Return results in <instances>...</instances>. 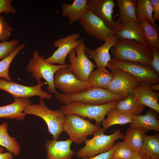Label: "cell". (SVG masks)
<instances>
[{
    "instance_id": "obj_1",
    "label": "cell",
    "mask_w": 159,
    "mask_h": 159,
    "mask_svg": "<svg viewBox=\"0 0 159 159\" xmlns=\"http://www.w3.org/2000/svg\"><path fill=\"white\" fill-rule=\"evenodd\" d=\"M110 51L113 58L115 59L135 62L150 66L153 56L148 45L134 40L120 39Z\"/></svg>"
},
{
    "instance_id": "obj_2",
    "label": "cell",
    "mask_w": 159,
    "mask_h": 159,
    "mask_svg": "<svg viewBox=\"0 0 159 159\" xmlns=\"http://www.w3.org/2000/svg\"><path fill=\"white\" fill-rule=\"evenodd\" d=\"M55 99L64 105L74 102L92 105H98L108 103L125 98L114 94L104 88L92 87L75 93L65 94L57 91Z\"/></svg>"
},
{
    "instance_id": "obj_3",
    "label": "cell",
    "mask_w": 159,
    "mask_h": 159,
    "mask_svg": "<svg viewBox=\"0 0 159 159\" xmlns=\"http://www.w3.org/2000/svg\"><path fill=\"white\" fill-rule=\"evenodd\" d=\"M105 130L101 128L94 132L93 137L90 139H86L85 145L80 148L75 153L78 158H90L101 153L107 152L114 146L115 142L117 140L124 139L125 135L119 129L115 130L109 135L104 133Z\"/></svg>"
},
{
    "instance_id": "obj_4",
    "label": "cell",
    "mask_w": 159,
    "mask_h": 159,
    "mask_svg": "<svg viewBox=\"0 0 159 159\" xmlns=\"http://www.w3.org/2000/svg\"><path fill=\"white\" fill-rule=\"evenodd\" d=\"M25 115H32L38 116L45 122L49 133L53 139L57 140L63 132L62 126L65 115L61 110H53L46 106L43 99L40 98L38 104L29 105L24 109Z\"/></svg>"
},
{
    "instance_id": "obj_5",
    "label": "cell",
    "mask_w": 159,
    "mask_h": 159,
    "mask_svg": "<svg viewBox=\"0 0 159 159\" xmlns=\"http://www.w3.org/2000/svg\"><path fill=\"white\" fill-rule=\"evenodd\" d=\"M119 100L98 105L74 102L62 105L60 109L64 114H74L83 118L94 120L95 125L99 126L105 119L108 112L115 107Z\"/></svg>"
},
{
    "instance_id": "obj_6",
    "label": "cell",
    "mask_w": 159,
    "mask_h": 159,
    "mask_svg": "<svg viewBox=\"0 0 159 159\" xmlns=\"http://www.w3.org/2000/svg\"><path fill=\"white\" fill-rule=\"evenodd\" d=\"M69 65H55L49 63L46 61L44 56H40L38 51L35 50L33 52L32 57L29 60L26 69L29 73L32 74L37 83L41 82V78L44 79L48 85V91L55 94L57 91L54 85V74L59 69L68 67Z\"/></svg>"
},
{
    "instance_id": "obj_7",
    "label": "cell",
    "mask_w": 159,
    "mask_h": 159,
    "mask_svg": "<svg viewBox=\"0 0 159 159\" xmlns=\"http://www.w3.org/2000/svg\"><path fill=\"white\" fill-rule=\"evenodd\" d=\"M64 115L63 131L67 132L69 139L76 144H82L88 135H93L101 128L78 115L71 114Z\"/></svg>"
},
{
    "instance_id": "obj_8",
    "label": "cell",
    "mask_w": 159,
    "mask_h": 159,
    "mask_svg": "<svg viewBox=\"0 0 159 159\" xmlns=\"http://www.w3.org/2000/svg\"><path fill=\"white\" fill-rule=\"evenodd\" d=\"M110 69H118L131 75L140 82H145L151 85L158 84L159 75L150 66L139 63L111 58L107 66Z\"/></svg>"
},
{
    "instance_id": "obj_9",
    "label": "cell",
    "mask_w": 159,
    "mask_h": 159,
    "mask_svg": "<svg viewBox=\"0 0 159 159\" xmlns=\"http://www.w3.org/2000/svg\"><path fill=\"white\" fill-rule=\"evenodd\" d=\"M84 42L72 49L69 54L68 68L79 80L87 82L90 73L97 67L88 58L84 50Z\"/></svg>"
},
{
    "instance_id": "obj_10",
    "label": "cell",
    "mask_w": 159,
    "mask_h": 159,
    "mask_svg": "<svg viewBox=\"0 0 159 159\" xmlns=\"http://www.w3.org/2000/svg\"><path fill=\"white\" fill-rule=\"evenodd\" d=\"M45 84H47L46 82H40L35 86H28L0 78V89L7 92L14 98H28L37 96L43 100H51L52 98V95L42 89V87Z\"/></svg>"
},
{
    "instance_id": "obj_11",
    "label": "cell",
    "mask_w": 159,
    "mask_h": 159,
    "mask_svg": "<svg viewBox=\"0 0 159 159\" xmlns=\"http://www.w3.org/2000/svg\"><path fill=\"white\" fill-rule=\"evenodd\" d=\"M53 82L55 88L65 94L75 93L92 87L88 82L78 79L66 67L61 68L55 72Z\"/></svg>"
},
{
    "instance_id": "obj_12",
    "label": "cell",
    "mask_w": 159,
    "mask_h": 159,
    "mask_svg": "<svg viewBox=\"0 0 159 159\" xmlns=\"http://www.w3.org/2000/svg\"><path fill=\"white\" fill-rule=\"evenodd\" d=\"M87 8L102 20L110 30L115 32L122 24L112 19L115 4L113 0H87Z\"/></svg>"
},
{
    "instance_id": "obj_13",
    "label": "cell",
    "mask_w": 159,
    "mask_h": 159,
    "mask_svg": "<svg viewBox=\"0 0 159 159\" xmlns=\"http://www.w3.org/2000/svg\"><path fill=\"white\" fill-rule=\"evenodd\" d=\"M112 79L106 89L115 95L126 97L132 93L134 88L140 83L126 72L112 69Z\"/></svg>"
},
{
    "instance_id": "obj_14",
    "label": "cell",
    "mask_w": 159,
    "mask_h": 159,
    "mask_svg": "<svg viewBox=\"0 0 159 159\" xmlns=\"http://www.w3.org/2000/svg\"><path fill=\"white\" fill-rule=\"evenodd\" d=\"M79 21L86 34L100 41L105 42L107 38L115 35V32L109 29L102 20L89 9Z\"/></svg>"
},
{
    "instance_id": "obj_15",
    "label": "cell",
    "mask_w": 159,
    "mask_h": 159,
    "mask_svg": "<svg viewBox=\"0 0 159 159\" xmlns=\"http://www.w3.org/2000/svg\"><path fill=\"white\" fill-rule=\"evenodd\" d=\"M80 37V34L76 33L69 34L63 38L55 41L53 44L54 47L58 48L50 57L45 59L46 61L51 64L66 65L65 59L68 54L84 41V39L81 38L78 40Z\"/></svg>"
},
{
    "instance_id": "obj_16",
    "label": "cell",
    "mask_w": 159,
    "mask_h": 159,
    "mask_svg": "<svg viewBox=\"0 0 159 159\" xmlns=\"http://www.w3.org/2000/svg\"><path fill=\"white\" fill-rule=\"evenodd\" d=\"M118 40L116 36H113L106 39L104 43L97 48L92 50L85 46L84 50L86 54L94 60L97 68L106 70V67L111 59L109 50L116 44Z\"/></svg>"
},
{
    "instance_id": "obj_17",
    "label": "cell",
    "mask_w": 159,
    "mask_h": 159,
    "mask_svg": "<svg viewBox=\"0 0 159 159\" xmlns=\"http://www.w3.org/2000/svg\"><path fill=\"white\" fill-rule=\"evenodd\" d=\"M72 142L69 139L65 140H47L45 144L46 159H72L75 155L71 148Z\"/></svg>"
},
{
    "instance_id": "obj_18",
    "label": "cell",
    "mask_w": 159,
    "mask_h": 159,
    "mask_svg": "<svg viewBox=\"0 0 159 159\" xmlns=\"http://www.w3.org/2000/svg\"><path fill=\"white\" fill-rule=\"evenodd\" d=\"M150 85L147 82H141L132 91L138 102L141 105L147 106L159 113V94L153 91Z\"/></svg>"
},
{
    "instance_id": "obj_19",
    "label": "cell",
    "mask_w": 159,
    "mask_h": 159,
    "mask_svg": "<svg viewBox=\"0 0 159 159\" xmlns=\"http://www.w3.org/2000/svg\"><path fill=\"white\" fill-rule=\"evenodd\" d=\"M14 102L7 105L0 106V118L15 119L20 121L23 120L26 115L23 112L24 108L31 104L28 98H14Z\"/></svg>"
},
{
    "instance_id": "obj_20",
    "label": "cell",
    "mask_w": 159,
    "mask_h": 159,
    "mask_svg": "<svg viewBox=\"0 0 159 159\" xmlns=\"http://www.w3.org/2000/svg\"><path fill=\"white\" fill-rule=\"evenodd\" d=\"M87 0H75L73 3L61 4L62 15L69 19V24L71 25L82 18L87 9Z\"/></svg>"
},
{
    "instance_id": "obj_21",
    "label": "cell",
    "mask_w": 159,
    "mask_h": 159,
    "mask_svg": "<svg viewBox=\"0 0 159 159\" xmlns=\"http://www.w3.org/2000/svg\"><path fill=\"white\" fill-rule=\"evenodd\" d=\"M115 35L119 39L134 40L148 45L144 37L142 26L138 21H129L122 24L121 27L115 32Z\"/></svg>"
},
{
    "instance_id": "obj_22",
    "label": "cell",
    "mask_w": 159,
    "mask_h": 159,
    "mask_svg": "<svg viewBox=\"0 0 159 159\" xmlns=\"http://www.w3.org/2000/svg\"><path fill=\"white\" fill-rule=\"evenodd\" d=\"M158 113L150 108L147 110L144 115L134 116L130 126L138 127L147 131L153 130L159 132V120Z\"/></svg>"
},
{
    "instance_id": "obj_23",
    "label": "cell",
    "mask_w": 159,
    "mask_h": 159,
    "mask_svg": "<svg viewBox=\"0 0 159 159\" xmlns=\"http://www.w3.org/2000/svg\"><path fill=\"white\" fill-rule=\"evenodd\" d=\"M145 107L138 102L134 95L132 93L120 100L114 108L120 112L136 116L141 115Z\"/></svg>"
},
{
    "instance_id": "obj_24",
    "label": "cell",
    "mask_w": 159,
    "mask_h": 159,
    "mask_svg": "<svg viewBox=\"0 0 159 159\" xmlns=\"http://www.w3.org/2000/svg\"><path fill=\"white\" fill-rule=\"evenodd\" d=\"M119 9V18L118 20L121 24L127 22L138 21L136 16L137 5L136 0H116Z\"/></svg>"
},
{
    "instance_id": "obj_25",
    "label": "cell",
    "mask_w": 159,
    "mask_h": 159,
    "mask_svg": "<svg viewBox=\"0 0 159 159\" xmlns=\"http://www.w3.org/2000/svg\"><path fill=\"white\" fill-rule=\"evenodd\" d=\"M8 126L6 122L0 125V145L4 147L8 152L18 156L20 154L21 148L16 138L11 137L8 133Z\"/></svg>"
},
{
    "instance_id": "obj_26",
    "label": "cell",
    "mask_w": 159,
    "mask_h": 159,
    "mask_svg": "<svg viewBox=\"0 0 159 159\" xmlns=\"http://www.w3.org/2000/svg\"><path fill=\"white\" fill-rule=\"evenodd\" d=\"M107 115V118L102 123L105 131L113 125L131 123L134 117L127 113L120 112L114 107L110 110Z\"/></svg>"
},
{
    "instance_id": "obj_27",
    "label": "cell",
    "mask_w": 159,
    "mask_h": 159,
    "mask_svg": "<svg viewBox=\"0 0 159 159\" xmlns=\"http://www.w3.org/2000/svg\"><path fill=\"white\" fill-rule=\"evenodd\" d=\"M147 131L141 128L130 126L126 131L123 142L127 144L134 151H139Z\"/></svg>"
},
{
    "instance_id": "obj_28",
    "label": "cell",
    "mask_w": 159,
    "mask_h": 159,
    "mask_svg": "<svg viewBox=\"0 0 159 159\" xmlns=\"http://www.w3.org/2000/svg\"><path fill=\"white\" fill-rule=\"evenodd\" d=\"M142 29L144 37L148 46L159 49V29L153 26L150 21L143 19L138 21Z\"/></svg>"
},
{
    "instance_id": "obj_29",
    "label": "cell",
    "mask_w": 159,
    "mask_h": 159,
    "mask_svg": "<svg viewBox=\"0 0 159 159\" xmlns=\"http://www.w3.org/2000/svg\"><path fill=\"white\" fill-rule=\"evenodd\" d=\"M113 78L112 73L106 70L97 68L92 72L88 78V82L92 87L106 89Z\"/></svg>"
},
{
    "instance_id": "obj_30",
    "label": "cell",
    "mask_w": 159,
    "mask_h": 159,
    "mask_svg": "<svg viewBox=\"0 0 159 159\" xmlns=\"http://www.w3.org/2000/svg\"><path fill=\"white\" fill-rule=\"evenodd\" d=\"M153 159H159V134L152 136L144 135L140 150Z\"/></svg>"
},
{
    "instance_id": "obj_31",
    "label": "cell",
    "mask_w": 159,
    "mask_h": 159,
    "mask_svg": "<svg viewBox=\"0 0 159 159\" xmlns=\"http://www.w3.org/2000/svg\"><path fill=\"white\" fill-rule=\"evenodd\" d=\"M137 5L136 11L138 21L143 19L149 20L152 25L159 29L158 26L153 19V9L150 0H137Z\"/></svg>"
},
{
    "instance_id": "obj_32",
    "label": "cell",
    "mask_w": 159,
    "mask_h": 159,
    "mask_svg": "<svg viewBox=\"0 0 159 159\" xmlns=\"http://www.w3.org/2000/svg\"><path fill=\"white\" fill-rule=\"evenodd\" d=\"M25 46L24 44L19 45L9 55L0 61V77L9 81H12L9 74L10 65L15 57Z\"/></svg>"
},
{
    "instance_id": "obj_33",
    "label": "cell",
    "mask_w": 159,
    "mask_h": 159,
    "mask_svg": "<svg viewBox=\"0 0 159 159\" xmlns=\"http://www.w3.org/2000/svg\"><path fill=\"white\" fill-rule=\"evenodd\" d=\"M134 151L124 142L117 143L112 159H131Z\"/></svg>"
},
{
    "instance_id": "obj_34",
    "label": "cell",
    "mask_w": 159,
    "mask_h": 159,
    "mask_svg": "<svg viewBox=\"0 0 159 159\" xmlns=\"http://www.w3.org/2000/svg\"><path fill=\"white\" fill-rule=\"evenodd\" d=\"M17 39L0 42V59H3L9 55L19 45Z\"/></svg>"
},
{
    "instance_id": "obj_35",
    "label": "cell",
    "mask_w": 159,
    "mask_h": 159,
    "mask_svg": "<svg viewBox=\"0 0 159 159\" xmlns=\"http://www.w3.org/2000/svg\"><path fill=\"white\" fill-rule=\"evenodd\" d=\"M13 30L8 22L5 21L4 17L0 16V42L6 41L9 38Z\"/></svg>"
},
{
    "instance_id": "obj_36",
    "label": "cell",
    "mask_w": 159,
    "mask_h": 159,
    "mask_svg": "<svg viewBox=\"0 0 159 159\" xmlns=\"http://www.w3.org/2000/svg\"><path fill=\"white\" fill-rule=\"evenodd\" d=\"M13 0H0V14L4 12L6 14H14L16 8L12 5Z\"/></svg>"
},
{
    "instance_id": "obj_37",
    "label": "cell",
    "mask_w": 159,
    "mask_h": 159,
    "mask_svg": "<svg viewBox=\"0 0 159 159\" xmlns=\"http://www.w3.org/2000/svg\"><path fill=\"white\" fill-rule=\"evenodd\" d=\"M150 49L153 56L150 66L159 74V49L154 47Z\"/></svg>"
},
{
    "instance_id": "obj_38",
    "label": "cell",
    "mask_w": 159,
    "mask_h": 159,
    "mask_svg": "<svg viewBox=\"0 0 159 159\" xmlns=\"http://www.w3.org/2000/svg\"><path fill=\"white\" fill-rule=\"evenodd\" d=\"M116 145L117 143L113 148L110 151L99 154L93 157L90 158H84L78 159H112V155Z\"/></svg>"
},
{
    "instance_id": "obj_39",
    "label": "cell",
    "mask_w": 159,
    "mask_h": 159,
    "mask_svg": "<svg viewBox=\"0 0 159 159\" xmlns=\"http://www.w3.org/2000/svg\"><path fill=\"white\" fill-rule=\"evenodd\" d=\"M152 5L154 14L153 16V20L154 22L159 21V0H150Z\"/></svg>"
},
{
    "instance_id": "obj_40",
    "label": "cell",
    "mask_w": 159,
    "mask_h": 159,
    "mask_svg": "<svg viewBox=\"0 0 159 159\" xmlns=\"http://www.w3.org/2000/svg\"><path fill=\"white\" fill-rule=\"evenodd\" d=\"M131 159H153L146 154L140 151L134 152Z\"/></svg>"
},
{
    "instance_id": "obj_41",
    "label": "cell",
    "mask_w": 159,
    "mask_h": 159,
    "mask_svg": "<svg viewBox=\"0 0 159 159\" xmlns=\"http://www.w3.org/2000/svg\"><path fill=\"white\" fill-rule=\"evenodd\" d=\"M13 158L12 154L9 152L0 153V159H12Z\"/></svg>"
},
{
    "instance_id": "obj_42",
    "label": "cell",
    "mask_w": 159,
    "mask_h": 159,
    "mask_svg": "<svg viewBox=\"0 0 159 159\" xmlns=\"http://www.w3.org/2000/svg\"><path fill=\"white\" fill-rule=\"evenodd\" d=\"M150 88L153 90L158 91L159 90V84H158L150 85Z\"/></svg>"
},
{
    "instance_id": "obj_43",
    "label": "cell",
    "mask_w": 159,
    "mask_h": 159,
    "mask_svg": "<svg viewBox=\"0 0 159 159\" xmlns=\"http://www.w3.org/2000/svg\"><path fill=\"white\" fill-rule=\"evenodd\" d=\"M4 150V149L0 147V153H3Z\"/></svg>"
}]
</instances>
